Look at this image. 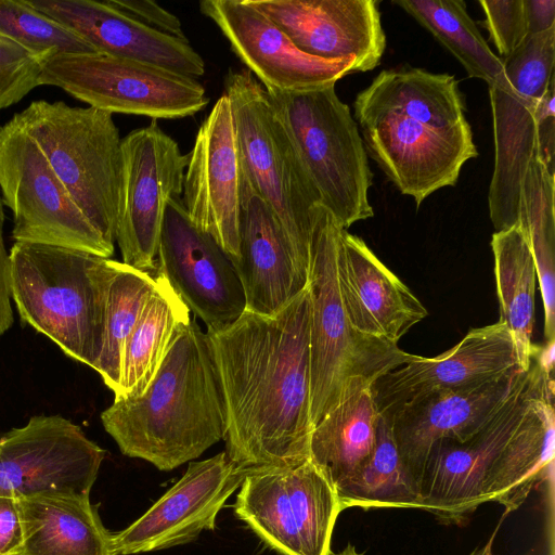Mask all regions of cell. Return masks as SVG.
Masks as SVG:
<instances>
[{
    "mask_svg": "<svg viewBox=\"0 0 555 555\" xmlns=\"http://www.w3.org/2000/svg\"><path fill=\"white\" fill-rule=\"evenodd\" d=\"M225 414V453L242 472L309 457L310 299L306 288L273 315L246 311L207 331Z\"/></svg>",
    "mask_w": 555,
    "mask_h": 555,
    "instance_id": "cell-1",
    "label": "cell"
},
{
    "mask_svg": "<svg viewBox=\"0 0 555 555\" xmlns=\"http://www.w3.org/2000/svg\"><path fill=\"white\" fill-rule=\"evenodd\" d=\"M554 379L534 358L498 411L465 440L429 450L420 477L421 509L441 524L463 525L487 502L516 511L553 476Z\"/></svg>",
    "mask_w": 555,
    "mask_h": 555,
    "instance_id": "cell-2",
    "label": "cell"
},
{
    "mask_svg": "<svg viewBox=\"0 0 555 555\" xmlns=\"http://www.w3.org/2000/svg\"><path fill=\"white\" fill-rule=\"evenodd\" d=\"M120 451L171 470L224 439L219 376L195 319L176 334L157 373L137 397L114 399L101 414Z\"/></svg>",
    "mask_w": 555,
    "mask_h": 555,
    "instance_id": "cell-3",
    "label": "cell"
},
{
    "mask_svg": "<svg viewBox=\"0 0 555 555\" xmlns=\"http://www.w3.org/2000/svg\"><path fill=\"white\" fill-rule=\"evenodd\" d=\"M116 260L72 248L15 242L10 294L23 322L94 370Z\"/></svg>",
    "mask_w": 555,
    "mask_h": 555,
    "instance_id": "cell-4",
    "label": "cell"
},
{
    "mask_svg": "<svg viewBox=\"0 0 555 555\" xmlns=\"http://www.w3.org/2000/svg\"><path fill=\"white\" fill-rule=\"evenodd\" d=\"M343 228L321 204L314 212L307 289L310 299V418L314 427L350 391L374 384L413 354L360 334L340 295L337 255Z\"/></svg>",
    "mask_w": 555,
    "mask_h": 555,
    "instance_id": "cell-5",
    "label": "cell"
},
{
    "mask_svg": "<svg viewBox=\"0 0 555 555\" xmlns=\"http://www.w3.org/2000/svg\"><path fill=\"white\" fill-rule=\"evenodd\" d=\"M230 103L244 177L279 221L299 267L308 274L319 192L263 86L247 69H230Z\"/></svg>",
    "mask_w": 555,
    "mask_h": 555,
    "instance_id": "cell-6",
    "label": "cell"
},
{
    "mask_svg": "<svg viewBox=\"0 0 555 555\" xmlns=\"http://www.w3.org/2000/svg\"><path fill=\"white\" fill-rule=\"evenodd\" d=\"M555 26L529 35L502 60L499 78L489 85L494 137V169L488 206L495 231L518 223L519 190L538 154L543 120L555 116Z\"/></svg>",
    "mask_w": 555,
    "mask_h": 555,
    "instance_id": "cell-7",
    "label": "cell"
},
{
    "mask_svg": "<svg viewBox=\"0 0 555 555\" xmlns=\"http://www.w3.org/2000/svg\"><path fill=\"white\" fill-rule=\"evenodd\" d=\"M15 116L82 214L114 245L122 164L113 114L39 100Z\"/></svg>",
    "mask_w": 555,
    "mask_h": 555,
    "instance_id": "cell-8",
    "label": "cell"
},
{
    "mask_svg": "<svg viewBox=\"0 0 555 555\" xmlns=\"http://www.w3.org/2000/svg\"><path fill=\"white\" fill-rule=\"evenodd\" d=\"M266 91L319 192L321 205L346 230L373 217L369 202L373 173L367 153L358 124L335 86L302 92Z\"/></svg>",
    "mask_w": 555,
    "mask_h": 555,
    "instance_id": "cell-9",
    "label": "cell"
},
{
    "mask_svg": "<svg viewBox=\"0 0 555 555\" xmlns=\"http://www.w3.org/2000/svg\"><path fill=\"white\" fill-rule=\"evenodd\" d=\"M341 512L334 485L307 457L244 473L235 515L281 555H331Z\"/></svg>",
    "mask_w": 555,
    "mask_h": 555,
    "instance_id": "cell-10",
    "label": "cell"
},
{
    "mask_svg": "<svg viewBox=\"0 0 555 555\" xmlns=\"http://www.w3.org/2000/svg\"><path fill=\"white\" fill-rule=\"evenodd\" d=\"M0 190L13 212L15 242L109 258L107 243L74 202L44 154L14 115L0 127Z\"/></svg>",
    "mask_w": 555,
    "mask_h": 555,
    "instance_id": "cell-11",
    "label": "cell"
},
{
    "mask_svg": "<svg viewBox=\"0 0 555 555\" xmlns=\"http://www.w3.org/2000/svg\"><path fill=\"white\" fill-rule=\"evenodd\" d=\"M41 85L59 87L98 109L155 120L193 116L209 102L195 78L100 52L50 56L42 64Z\"/></svg>",
    "mask_w": 555,
    "mask_h": 555,
    "instance_id": "cell-12",
    "label": "cell"
},
{
    "mask_svg": "<svg viewBox=\"0 0 555 555\" xmlns=\"http://www.w3.org/2000/svg\"><path fill=\"white\" fill-rule=\"evenodd\" d=\"M121 164L115 242L124 263L155 272L166 207L183 191L188 155L153 119L121 139Z\"/></svg>",
    "mask_w": 555,
    "mask_h": 555,
    "instance_id": "cell-13",
    "label": "cell"
},
{
    "mask_svg": "<svg viewBox=\"0 0 555 555\" xmlns=\"http://www.w3.org/2000/svg\"><path fill=\"white\" fill-rule=\"evenodd\" d=\"M105 452L61 415H38L0 436V495L89 498Z\"/></svg>",
    "mask_w": 555,
    "mask_h": 555,
    "instance_id": "cell-14",
    "label": "cell"
},
{
    "mask_svg": "<svg viewBox=\"0 0 555 555\" xmlns=\"http://www.w3.org/2000/svg\"><path fill=\"white\" fill-rule=\"evenodd\" d=\"M156 264L207 331L222 330L245 312V295L232 260L190 220L181 195L172 196L166 207Z\"/></svg>",
    "mask_w": 555,
    "mask_h": 555,
    "instance_id": "cell-15",
    "label": "cell"
},
{
    "mask_svg": "<svg viewBox=\"0 0 555 555\" xmlns=\"http://www.w3.org/2000/svg\"><path fill=\"white\" fill-rule=\"evenodd\" d=\"M359 125L366 153L416 207L434 192L455 185L463 165L478 156L467 120L434 127L384 115Z\"/></svg>",
    "mask_w": 555,
    "mask_h": 555,
    "instance_id": "cell-16",
    "label": "cell"
},
{
    "mask_svg": "<svg viewBox=\"0 0 555 555\" xmlns=\"http://www.w3.org/2000/svg\"><path fill=\"white\" fill-rule=\"evenodd\" d=\"M243 169L228 98L222 94L201 125L183 177L190 220L235 262L240 254Z\"/></svg>",
    "mask_w": 555,
    "mask_h": 555,
    "instance_id": "cell-17",
    "label": "cell"
},
{
    "mask_svg": "<svg viewBox=\"0 0 555 555\" xmlns=\"http://www.w3.org/2000/svg\"><path fill=\"white\" fill-rule=\"evenodd\" d=\"M199 9L264 89L310 91L335 86L343 77L358 73L353 57L326 61L300 51L249 0H203Z\"/></svg>",
    "mask_w": 555,
    "mask_h": 555,
    "instance_id": "cell-18",
    "label": "cell"
},
{
    "mask_svg": "<svg viewBox=\"0 0 555 555\" xmlns=\"http://www.w3.org/2000/svg\"><path fill=\"white\" fill-rule=\"evenodd\" d=\"M244 472L225 451L199 462L186 472L140 518L112 534L113 555L165 550L195 540L214 530L216 517L240 488Z\"/></svg>",
    "mask_w": 555,
    "mask_h": 555,
    "instance_id": "cell-19",
    "label": "cell"
},
{
    "mask_svg": "<svg viewBox=\"0 0 555 555\" xmlns=\"http://www.w3.org/2000/svg\"><path fill=\"white\" fill-rule=\"evenodd\" d=\"M520 372L515 343L502 322L472 328L446 352L413 357L372 386L380 415L435 391L474 387Z\"/></svg>",
    "mask_w": 555,
    "mask_h": 555,
    "instance_id": "cell-20",
    "label": "cell"
},
{
    "mask_svg": "<svg viewBox=\"0 0 555 555\" xmlns=\"http://www.w3.org/2000/svg\"><path fill=\"white\" fill-rule=\"evenodd\" d=\"M302 52L326 61L353 57L360 73L386 49L376 0H249Z\"/></svg>",
    "mask_w": 555,
    "mask_h": 555,
    "instance_id": "cell-21",
    "label": "cell"
},
{
    "mask_svg": "<svg viewBox=\"0 0 555 555\" xmlns=\"http://www.w3.org/2000/svg\"><path fill=\"white\" fill-rule=\"evenodd\" d=\"M49 18L72 30L96 52L128 59L192 78L205 74L203 57L189 40L154 30L95 0H27Z\"/></svg>",
    "mask_w": 555,
    "mask_h": 555,
    "instance_id": "cell-22",
    "label": "cell"
},
{
    "mask_svg": "<svg viewBox=\"0 0 555 555\" xmlns=\"http://www.w3.org/2000/svg\"><path fill=\"white\" fill-rule=\"evenodd\" d=\"M519 373L474 387L430 392L383 415L418 487L430 448L439 440L462 441L477 431L502 405Z\"/></svg>",
    "mask_w": 555,
    "mask_h": 555,
    "instance_id": "cell-23",
    "label": "cell"
},
{
    "mask_svg": "<svg viewBox=\"0 0 555 555\" xmlns=\"http://www.w3.org/2000/svg\"><path fill=\"white\" fill-rule=\"evenodd\" d=\"M337 273L348 319L362 335L398 345L428 315L411 289L346 229L340 233Z\"/></svg>",
    "mask_w": 555,
    "mask_h": 555,
    "instance_id": "cell-24",
    "label": "cell"
},
{
    "mask_svg": "<svg viewBox=\"0 0 555 555\" xmlns=\"http://www.w3.org/2000/svg\"><path fill=\"white\" fill-rule=\"evenodd\" d=\"M241 208L240 254L233 264L246 311L273 315L306 288L308 274L299 267L274 214L245 177Z\"/></svg>",
    "mask_w": 555,
    "mask_h": 555,
    "instance_id": "cell-25",
    "label": "cell"
},
{
    "mask_svg": "<svg viewBox=\"0 0 555 555\" xmlns=\"http://www.w3.org/2000/svg\"><path fill=\"white\" fill-rule=\"evenodd\" d=\"M353 107L358 124L384 115H398L434 127L466 120L464 96L453 75L411 66L382 70L358 93Z\"/></svg>",
    "mask_w": 555,
    "mask_h": 555,
    "instance_id": "cell-26",
    "label": "cell"
},
{
    "mask_svg": "<svg viewBox=\"0 0 555 555\" xmlns=\"http://www.w3.org/2000/svg\"><path fill=\"white\" fill-rule=\"evenodd\" d=\"M16 500L23 528L16 555H113L112 533L89 498L38 494Z\"/></svg>",
    "mask_w": 555,
    "mask_h": 555,
    "instance_id": "cell-27",
    "label": "cell"
},
{
    "mask_svg": "<svg viewBox=\"0 0 555 555\" xmlns=\"http://www.w3.org/2000/svg\"><path fill=\"white\" fill-rule=\"evenodd\" d=\"M373 384L350 391L312 429L309 457L336 488L372 455L380 421Z\"/></svg>",
    "mask_w": 555,
    "mask_h": 555,
    "instance_id": "cell-28",
    "label": "cell"
},
{
    "mask_svg": "<svg viewBox=\"0 0 555 555\" xmlns=\"http://www.w3.org/2000/svg\"><path fill=\"white\" fill-rule=\"evenodd\" d=\"M128 336L121 354L120 383L114 399L140 396L157 373L177 332L191 321L190 310L164 274Z\"/></svg>",
    "mask_w": 555,
    "mask_h": 555,
    "instance_id": "cell-29",
    "label": "cell"
},
{
    "mask_svg": "<svg viewBox=\"0 0 555 555\" xmlns=\"http://www.w3.org/2000/svg\"><path fill=\"white\" fill-rule=\"evenodd\" d=\"M491 247L500 320L515 343L520 372L530 367L538 346L532 343L537 270L530 243L517 223L495 231Z\"/></svg>",
    "mask_w": 555,
    "mask_h": 555,
    "instance_id": "cell-30",
    "label": "cell"
},
{
    "mask_svg": "<svg viewBox=\"0 0 555 555\" xmlns=\"http://www.w3.org/2000/svg\"><path fill=\"white\" fill-rule=\"evenodd\" d=\"M555 173L535 154L519 190L518 224L533 254L544 307L545 340L555 339Z\"/></svg>",
    "mask_w": 555,
    "mask_h": 555,
    "instance_id": "cell-31",
    "label": "cell"
},
{
    "mask_svg": "<svg viewBox=\"0 0 555 555\" xmlns=\"http://www.w3.org/2000/svg\"><path fill=\"white\" fill-rule=\"evenodd\" d=\"M341 511L349 507L421 508L420 487L397 449L389 420L380 415L370 459L336 488Z\"/></svg>",
    "mask_w": 555,
    "mask_h": 555,
    "instance_id": "cell-32",
    "label": "cell"
},
{
    "mask_svg": "<svg viewBox=\"0 0 555 555\" xmlns=\"http://www.w3.org/2000/svg\"><path fill=\"white\" fill-rule=\"evenodd\" d=\"M443 46L470 78L492 85L502 72V60L482 38L463 0H393Z\"/></svg>",
    "mask_w": 555,
    "mask_h": 555,
    "instance_id": "cell-33",
    "label": "cell"
},
{
    "mask_svg": "<svg viewBox=\"0 0 555 555\" xmlns=\"http://www.w3.org/2000/svg\"><path fill=\"white\" fill-rule=\"evenodd\" d=\"M154 286L150 272L116 260L107 289L102 349L94 367L114 395L120 383L125 343Z\"/></svg>",
    "mask_w": 555,
    "mask_h": 555,
    "instance_id": "cell-34",
    "label": "cell"
},
{
    "mask_svg": "<svg viewBox=\"0 0 555 555\" xmlns=\"http://www.w3.org/2000/svg\"><path fill=\"white\" fill-rule=\"evenodd\" d=\"M0 36L44 59L60 53L96 52L78 35L35 10L27 0H0Z\"/></svg>",
    "mask_w": 555,
    "mask_h": 555,
    "instance_id": "cell-35",
    "label": "cell"
},
{
    "mask_svg": "<svg viewBox=\"0 0 555 555\" xmlns=\"http://www.w3.org/2000/svg\"><path fill=\"white\" fill-rule=\"evenodd\" d=\"M46 60L0 36V111L20 102L39 86Z\"/></svg>",
    "mask_w": 555,
    "mask_h": 555,
    "instance_id": "cell-36",
    "label": "cell"
},
{
    "mask_svg": "<svg viewBox=\"0 0 555 555\" xmlns=\"http://www.w3.org/2000/svg\"><path fill=\"white\" fill-rule=\"evenodd\" d=\"M483 26L501 60L511 55L529 36L525 0H480Z\"/></svg>",
    "mask_w": 555,
    "mask_h": 555,
    "instance_id": "cell-37",
    "label": "cell"
},
{
    "mask_svg": "<svg viewBox=\"0 0 555 555\" xmlns=\"http://www.w3.org/2000/svg\"><path fill=\"white\" fill-rule=\"evenodd\" d=\"M105 2L146 27L186 40L180 20L152 0H105Z\"/></svg>",
    "mask_w": 555,
    "mask_h": 555,
    "instance_id": "cell-38",
    "label": "cell"
},
{
    "mask_svg": "<svg viewBox=\"0 0 555 555\" xmlns=\"http://www.w3.org/2000/svg\"><path fill=\"white\" fill-rule=\"evenodd\" d=\"M23 543L17 500L0 495V555H16Z\"/></svg>",
    "mask_w": 555,
    "mask_h": 555,
    "instance_id": "cell-39",
    "label": "cell"
},
{
    "mask_svg": "<svg viewBox=\"0 0 555 555\" xmlns=\"http://www.w3.org/2000/svg\"><path fill=\"white\" fill-rule=\"evenodd\" d=\"M4 210L0 197V336L13 324V311L10 294V253L7 251L3 240Z\"/></svg>",
    "mask_w": 555,
    "mask_h": 555,
    "instance_id": "cell-40",
    "label": "cell"
},
{
    "mask_svg": "<svg viewBox=\"0 0 555 555\" xmlns=\"http://www.w3.org/2000/svg\"><path fill=\"white\" fill-rule=\"evenodd\" d=\"M529 35L546 31L555 26V0H525Z\"/></svg>",
    "mask_w": 555,
    "mask_h": 555,
    "instance_id": "cell-41",
    "label": "cell"
},
{
    "mask_svg": "<svg viewBox=\"0 0 555 555\" xmlns=\"http://www.w3.org/2000/svg\"><path fill=\"white\" fill-rule=\"evenodd\" d=\"M555 340H545L543 346H538L533 357L539 366L547 376H553L555 361Z\"/></svg>",
    "mask_w": 555,
    "mask_h": 555,
    "instance_id": "cell-42",
    "label": "cell"
},
{
    "mask_svg": "<svg viewBox=\"0 0 555 555\" xmlns=\"http://www.w3.org/2000/svg\"><path fill=\"white\" fill-rule=\"evenodd\" d=\"M506 515L507 514L504 513V515L501 517L496 527L494 528V531L490 535L489 540L481 547L475 548L469 555H496L493 553L492 546H493L494 538H495L496 533L499 532V529H500L504 518L506 517Z\"/></svg>",
    "mask_w": 555,
    "mask_h": 555,
    "instance_id": "cell-43",
    "label": "cell"
},
{
    "mask_svg": "<svg viewBox=\"0 0 555 555\" xmlns=\"http://www.w3.org/2000/svg\"><path fill=\"white\" fill-rule=\"evenodd\" d=\"M331 555H362L360 554L352 544H348L341 552L339 553H331Z\"/></svg>",
    "mask_w": 555,
    "mask_h": 555,
    "instance_id": "cell-44",
    "label": "cell"
}]
</instances>
